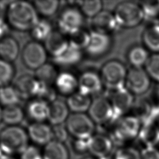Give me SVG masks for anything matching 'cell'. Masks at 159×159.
Returning <instances> with one entry per match:
<instances>
[{
  "mask_svg": "<svg viewBox=\"0 0 159 159\" xmlns=\"http://www.w3.org/2000/svg\"><path fill=\"white\" fill-rule=\"evenodd\" d=\"M5 20L14 30L30 32L39 20V17L32 2L14 1L7 5Z\"/></svg>",
  "mask_w": 159,
  "mask_h": 159,
  "instance_id": "1",
  "label": "cell"
},
{
  "mask_svg": "<svg viewBox=\"0 0 159 159\" xmlns=\"http://www.w3.org/2000/svg\"><path fill=\"white\" fill-rule=\"evenodd\" d=\"M69 116L70 109L66 102L57 99L49 104V115L47 120L52 126L63 124Z\"/></svg>",
  "mask_w": 159,
  "mask_h": 159,
  "instance_id": "22",
  "label": "cell"
},
{
  "mask_svg": "<svg viewBox=\"0 0 159 159\" xmlns=\"http://www.w3.org/2000/svg\"><path fill=\"white\" fill-rule=\"evenodd\" d=\"M112 159H142L140 150L132 146H122L116 150Z\"/></svg>",
  "mask_w": 159,
  "mask_h": 159,
  "instance_id": "38",
  "label": "cell"
},
{
  "mask_svg": "<svg viewBox=\"0 0 159 159\" xmlns=\"http://www.w3.org/2000/svg\"><path fill=\"white\" fill-rule=\"evenodd\" d=\"M127 74V69L122 63L111 60L102 66L100 76L103 85L112 91L125 87Z\"/></svg>",
  "mask_w": 159,
  "mask_h": 159,
  "instance_id": "4",
  "label": "cell"
},
{
  "mask_svg": "<svg viewBox=\"0 0 159 159\" xmlns=\"http://www.w3.org/2000/svg\"><path fill=\"white\" fill-rule=\"evenodd\" d=\"M114 141L111 137L94 134L88 140V153L96 159H108L112 153Z\"/></svg>",
  "mask_w": 159,
  "mask_h": 159,
  "instance_id": "12",
  "label": "cell"
},
{
  "mask_svg": "<svg viewBox=\"0 0 159 159\" xmlns=\"http://www.w3.org/2000/svg\"><path fill=\"white\" fill-rule=\"evenodd\" d=\"M27 130L19 125L6 126L0 132V150L6 155L20 154L29 146Z\"/></svg>",
  "mask_w": 159,
  "mask_h": 159,
  "instance_id": "2",
  "label": "cell"
},
{
  "mask_svg": "<svg viewBox=\"0 0 159 159\" xmlns=\"http://www.w3.org/2000/svg\"><path fill=\"white\" fill-rule=\"evenodd\" d=\"M155 93H156V94H157V95L158 96V98H159V86H158V87L156 89Z\"/></svg>",
  "mask_w": 159,
  "mask_h": 159,
  "instance_id": "51",
  "label": "cell"
},
{
  "mask_svg": "<svg viewBox=\"0 0 159 159\" xmlns=\"http://www.w3.org/2000/svg\"><path fill=\"white\" fill-rule=\"evenodd\" d=\"M53 85L58 94L68 97L78 91V79L69 71H61L58 73Z\"/></svg>",
  "mask_w": 159,
  "mask_h": 159,
  "instance_id": "20",
  "label": "cell"
},
{
  "mask_svg": "<svg viewBox=\"0 0 159 159\" xmlns=\"http://www.w3.org/2000/svg\"><path fill=\"white\" fill-rule=\"evenodd\" d=\"M140 6L145 18L155 19L159 17V1H145Z\"/></svg>",
  "mask_w": 159,
  "mask_h": 159,
  "instance_id": "40",
  "label": "cell"
},
{
  "mask_svg": "<svg viewBox=\"0 0 159 159\" xmlns=\"http://www.w3.org/2000/svg\"><path fill=\"white\" fill-rule=\"evenodd\" d=\"M79 7L83 16L93 19L102 11V2L99 0L82 1L79 2Z\"/></svg>",
  "mask_w": 159,
  "mask_h": 159,
  "instance_id": "36",
  "label": "cell"
},
{
  "mask_svg": "<svg viewBox=\"0 0 159 159\" xmlns=\"http://www.w3.org/2000/svg\"><path fill=\"white\" fill-rule=\"evenodd\" d=\"M88 140L89 139H74L72 143L73 151L78 155H82L88 152Z\"/></svg>",
  "mask_w": 159,
  "mask_h": 159,
  "instance_id": "43",
  "label": "cell"
},
{
  "mask_svg": "<svg viewBox=\"0 0 159 159\" xmlns=\"http://www.w3.org/2000/svg\"><path fill=\"white\" fill-rule=\"evenodd\" d=\"M155 122L157 123V124L159 127V114L157 115V116L156 117V121H155Z\"/></svg>",
  "mask_w": 159,
  "mask_h": 159,
  "instance_id": "50",
  "label": "cell"
},
{
  "mask_svg": "<svg viewBox=\"0 0 159 159\" xmlns=\"http://www.w3.org/2000/svg\"><path fill=\"white\" fill-rule=\"evenodd\" d=\"M140 153L142 159H159V149L155 147L143 148Z\"/></svg>",
  "mask_w": 159,
  "mask_h": 159,
  "instance_id": "44",
  "label": "cell"
},
{
  "mask_svg": "<svg viewBox=\"0 0 159 159\" xmlns=\"http://www.w3.org/2000/svg\"><path fill=\"white\" fill-rule=\"evenodd\" d=\"M131 111L132 115L143 124L152 120L150 119L153 116V109L150 102L147 100L141 99L134 101Z\"/></svg>",
  "mask_w": 159,
  "mask_h": 159,
  "instance_id": "28",
  "label": "cell"
},
{
  "mask_svg": "<svg viewBox=\"0 0 159 159\" xmlns=\"http://www.w3.org/2000/svg\"><path fill=\"white\" fill-rule=\"evenodd\" d=\"M46 84L38 80L35 76L29 74L20 76L16 81L14 86L21 99H32L38 98Z\"/></svg>",
  "mask_w": 159,
  "mask_h": 159,
  "instance_id": "13",
  "label": "cell"
},
{
  "mask_svg": "<svg viewBox=\"0 0 159 159\" xmlns=\"http://www.w3.org/2000/svg\"><path fill=\"white\" fill-rule=\"evenodd\" d=\"M19 53V44L14 37L8 35L0 40V58L12 63Z\"/></svg>",
  "mask_w": 159,
  "mask_h": 159,
  "instance_id": "23",
  "label": "cell"
},
{
  "mask_svg": "<svg viewBox=\"0 0 159 159\" xmlns=\"http://www.w3.org/2000/svg\"><path fill=\"white\" fill-rule=\"evenodd\" d=\"M2 121V108L0 106V123Z\"/></svg>",
  "mask_w": 159,
  "mask_h": 159,
  "instance_id": "48",
  "label": "cell"
},
{
  "mask_svg": "<svg viewBox=\"0 0 159 159\" xmlns=\"http://www.w3.org/2000/svg\"><path fill=\"white\" fill-rule=\"evenodd\" d=\"M114 16L119 27L125 28L135 27L145 19L141 6L131 1L119 3L115 8Z\"/></svg>",
  "mask_w": 159,
  "mask_h": 159,
  "instance_id": "3",
  "label": "cell"
},
{
  "mask_svg": "<svg viewBox=\"0 0 159 159\" xmlns=\"http://www.w3.org/2000/svg\"><path fill=\"white\" fill-rule=\"evenodd\" d=\"M58 75L56 65L54 63L47 62L35 70V77L46 84L53 86Z\"/></svg>",
  "mask_w": 159,
  "mask_h": 159,
  "instance_id": "33",
  "label": "cell"
},
{
  "mask_svg": "<svg viewBox=\"0 0 159 159\" xmlns=\"http://www.w3.org/2000/svg\"><path fill=\"white\" fill-rule=\"evenodd\" d=\"M21 97L14 85L0 87V106L4 107L18 105Z\"/></svg>",
  "mask_w": 159,
  "mask_h": 159,
  "instance_id": "32",
  "label": "cell"
},
{
  "mask_svg": "<svg viewBox=\"0 0 159 159\" xmlns=\"http://www.w3.org/2000/svg\"><path fill=\"white\" fill-rule=\"evenodd\" d=\"M25 116L32 122H45L49 115V104L40 99H30L25 108Z\"/></svg>",
  "mask_w": 159,
  "mask_h": 159,
  "instance_id": "17",
  "label": "cell"
},
{
  "mask_svg": "<svg viewBox=\"0 0 159 159\" xmlns=\"http://www.w3.org/2000/svg\"><path fill=\"white\" fill-rule=\"evenodd\" d=\"M81 159H96V158H95L91 156H87V157H84L82 158Z\"/></svg>",
  "mask_w": 159,
  "mask_h": 159,
  "instance_id": "49",
  "label": "cell"
},
{
  "mask_svg": "<svg viewBox=\"0 0 159 159\" xmlns=\"http://www.w3.org/2000/svg\"><path fill=\"white\" fill-rule=\"evenodd\" d=\"M145 68L150 78L159 83V53L150 55Z\"/></svg>",
  "mask_w": 159,
  "mask_h": 159,
  "instance_id": "39",
  "label": "cell"
},
{
  "mask_svg": "<svg viewBox=\"0 0 159 159\" xmlns=\"http://www.w3.org/2000/svg\"><path fill=\"white\" fill-rule=\"evenodd\" d=\"M11 28L5 19H0V40L9 35Z\"/></svg>",
  "mask_w": 159,
  "mask_h": 159,
  "instance_id": "45",
  "label": "cell"
},
{
  "mask_svg": "<svg viewBox=\"0 0 159 159\" xmlns=\"http://www.w3.org/2000/svg\"><path fill=\"white\" fill-rule=\"evenodd\" d=\"M32 3L38 14L45 19L55 15L60 7V1L57 0L34 1Z\"/></svg>",
  "mask_w": 159,
  "mask_h": 159,
  "instance_id": "34",
  "label": "cell"
},
{
  "mask_svg": "<svg viewBox=\"0 0 159 159\" xmlns=\"http://www.w3.org/2000/svg\"><path fill=\"white\" fill-rule=\"evenodd\" d=\"M70 135L76 139H89L95 132V123L84 113H72L65 122Z\"/></svg>",
  "mask_w": 159,
  "mask_h": 159,
  "instance_id": "6",
  "label": "cell"
},
{
  "mask_svg": "<svg viewBox=\"0 0 159 159\" xmlns=\"http://www.w3.org/2000/svg\"><path fill=\"white\" fill-rule=\"evenodd\" d=\"M83 58L82 50L69 45L66 50L60 57L53 59L54 64L61 66H71L76 65Z\"/></svg>",
  "mask_w": 159,
  "mask_h": 159,
  "instance_id": "27",
  "label": "cell"
},
{
  "mask_svg": "<svg viewBox=\"0 0 159 159\" xmlns=\"http://www.w3.org/2000/svg\"><path fill=\"white\" fill-rule=\"evenodd\" d=\"M142 124L132 115L124 116L117 120L112 130V140L127 143L137 139Z\"/></svg>",
  "mask_w": 159,
  "mask_h": 159,
  "instance_id": "5",
  "label": "cell"
},
{
  "mask_svg": "<svg viewBox=\"0 0 159 159\" xmlns=\"http://www.w3.org/2000/svg\"><path fill=\"white\" fill-rule=\"evenodd\" d=\"M92 99L91 96L82 94L78 91L67 98L66 103L73 113H84L88 111Z\"/></svg>",
  "mask_w": 159,
  "mask_h": 159,
  "instance_id": "24",
  "label": "cell"
},
{
  "mask_svg": "<svg viewBox=\"0 0 159 159\" xmlns=\"http://www.w3.org/2000/svg\"><path fill=\"white\" fill-rule=\"evenodd\" d=\"M150 57L148 52L145 47L136 45L132 47L128 53L127 59L132 68H143Z\"/></svg>",
  "mask_w": 159,
  "mask_h": 159,
  "instance_id": "30",
  "label": "cell"
},
{
  "mask_svg": "<svg viewBox=\"0 0 159 159\" xmlns=\"http://www.w3.org/2000/svg\"><path fill=\"white\" fill-rule=\"evenodd\" d=\"M15 73L16 70L12 63L0 58V87L10 84Z\"/></svg>",
  "mask_w": 159,
  "mask_h": 159,
  "instance_id": "37",
  "label": "cell"
},
{
  "mask_svg": "<svg viewBox=\"0 0 159 159\" xmlns=\"http://www.w3.org/2000/svg\"><path fill=\"white\" fill-rule=\"evenodd\" d=\"M0 159H17L15 157V156H12V155H6L1 152L0 150Z\"/></svg>",
  "mask_w": 159,
  "mask_h": 159,
  "instance_id": "47",
  "label": "cell"
},
{
  "mask_svg": "<svg viewBox=\"0 0 159 159\" xmlns=\"http://www.w3.org/2000/svg\"><path fill=\"white\" fill-rule=\"evenodd\" d=\"M111 45V39L109 35L92 30L90 32L89 43L85 50L92 57H100L109 50Z\"/></svg>",
  "mask_w": 159,
  "mask_h": 159,
  "instance_id": "18",
  "label": "cell"
},
{
  "mask_svg": "<svg viewBox=\"0 0 159 159\" xmlns=\"http://www.w3.org/2000/svg\"><path fill=\"white\" fill-rule=\"evenodd\" d=\"M78 79V91L89 96L99 93L104 86L101 76L93 71L83 73Z\"/></svg>",
  "mask_w": 159,
  "mask_h": 159,
  "instance_id": "14",
  "label": "cell"
},
{
  "mask_svg": "<svg viewBox=\"0 0 159 159\" xmlns=\"http://www.w3.org/2000/svg\"><path fill=\"white\" fill-rule=\"evenodd\" d=\"M142 41L147 50L159 53V24L147 27L142 34Z\"/></svg>",
  "mask_w": 159,
  "mask_h": 159,
  "instance_id": "26",
  "label": "cell"
},
{
  "mask_svg": "<svg viewBox=\"0 0 159 159\" xmlns=\"http://www.w3.org/2000/svg\"><path fill=\"white\" fill-rule=\"evenodd\" d=\"M84 16L80 9L69 6L63 9L57 20V30L69 36L81 29Z\"/></svg>",
  "mask_w": 159,
  "mask_h": 159,
  "instance_id": "7",
  "label": "cell"
},
{
  "mask_svg": "<svg viewBox=\"0 0 159 159\" xmlns=\"http://www.w3.org/2000/svg\"><path fill=\"white\" fill-rule=\"evenodd\" d=\"M43 159H70V153L64 143L52 140L43 147Z\"/></svg>",
  "mask_w": 159,
  "mask_h": 159,
  "instance_id": "25",
  "label": "cell"
},
{
  "mask_svg": "<svg viewBox=\"0 0 159 159\" xmlns=\"http://www.w3.org/2000/svg\"><path fill=\"white\" fill-rule=\"evenodd\" d=\"M93 31L109 35L119 27L114 14L107 11H102L94 17L91 22Z\"/></svg>",
  "mask_w": 159,
  "mask_h": 159,
  "instance_id": "19",
  "label": "cell"
},
{
  "mask_svg": "<svg viewBox=\"0 0 159 159\" xmlns=\"http://www.w3.org/2000/svg\"><path fill=\"white\" fill-rule=\"evenodd\" d=\"M69 45L80 50H85L90 40V33L81 29L68 37Z\"/></svg>",
  "mask_w": 159,
  "mask_h": 159,
  "instance_id": "35",
  "label": "cell"
},
{
  "mask_svg": "<svg viewBox=\"0 0 159 159\" xmlns=\"http://www.w3.org/2000/svg\"><path fill=\"white\" fill-rule=\"evenodd\" d=\"M20 159H43L42 152L34 145H29L20 155Z\"/></svg>",
  "mask_w": 159,
  "mask_h": 159,
  "instance_id": "42",
  "label": "cell"
},
{
  "mask_svg": "<svg viewBox=\"0 0 159 159\" xmlns=\"http://www.w3.org/2000/svg\"><path fill=\"white\" fill-rule=\"evenodd\" d=\"M26 130L29 140L37 145L45 146L53 140L52 126L45 122H32Z\"/></svg>",
  "mask_w": 159,
  "mask_h": 159,
  "instance_id": "15",
  "label": "cell"
},
{
  "mask_svg": "<svg viewBox=\"0 0 159 159\" xmlns=\"http://www.w3.org/2000/svg\"><path fill=\"white\" fill-rule=\"evenodd\" d=\"M44 47L52 59L62 55L68 48L69 42L66 35L58 30H53L44 42Z\"/></svg>",
  "mask_w": 159,
  "mask_h": 159,
  "instance_id": "16",
  "label": "cell"
},
{
  "mask_svg": "<svg viewBox=\"0 0 159 159\" xmlns=\"http://www.w3.org/2000/svg\"><path fill=\"white\" fill-rule=\"evenodd\" d=\"M137 139L142 144L143 148L155 147L159 143V127L153 120L143 123L141 126Z\"/></svg>",
  "mask_w": 159,
  "mask_h": 159,
  "instance_id": "21",
  "label": "cell"
},
{
  "mask_svg": "<svg viewBox=\"0 0 159 159\" xmlns=\"http://www.w3.org/2000/svg\"><path fill=\"white\" fill-rule=\"evenodd\" d=\"M53 30L50 22L43 18L39 19L38 22L30 30V33L33 40L41 43L42 42H44Z\"/></svg>",
  "mask_w": 159,
  "mask_h": 159,
  "instance_id": "31",
  "label": "cell"
},
{
  "mask_svg": "<svg viewBox=\"0 0 159 159\" xmlns=\"http://www.w3.org/2000/svg\"><path fill=\"white\" fill-rule=\"evenodd\" d=\"M25 117V111L19 104L2 109V122L7 126L19 125Z\"/></svg>",
  "mask_w": 159,
  "mask_h": 159,
  "instance_id": "29",
  "label": "cell"
},
{
  "mask_svg": "<svg viewBox=\"0 0 159 159\" xmlns=\"http://www.w3.org/2000/svg\"><path fill=\"white\" fill-rule=\"evenodd\" d=\"M48 55L44 45L34 40L27 43L21 52L24 65L27 68L35 71L47 63Z\"/></svg>",
  "mask_w": 159,
  "mask_h": 159,
  "instance_id": "8",
  "label": "cell"
},
{
  "mask_svg": "<svg viewBox=\"0 0 159 159\" xmlns=\"http://www.w3.org/2000/svg\"><path fill=\"white\" fill-rule=\"evenodd\" d=\"M88 116L97 124H106L114 120V112L109 100L99 96L92 100L88 110Z\"/></svg>",
  "mask_w": 159,
  "mask_h": 159,
  "instance_id": "11",
  "label": "cell"
},
{
  "mask_svg": "<svg viewBox=\"0 0 159 159\" xmlns=\"http://www.w3.org/2000/svg\"><path fill=\"white\" fill-rule=\"evenodd\" d=\"M150 79L143 68H132L127 71L125 87L132 94L141 95L150 88Z\"/></svg>",
  "mask_w": 159,
  "mask_h": 159,
  "instance_id": "9",
  "label": "cell"
},
{
  "mask_svg": "<svg viewBox=\"0 0 159 159\" xmlns=\"http://www.w3.org/2000/svg\"><path fill=\"white\" fill-rule=\"evenodd\" d=\"M109 100L113 110L114 120L124 116L131 110L134 102L133 94L125 87L112 91Z\"/></svg>",
  "mask_w": 159,
  "mask_h": 159,
  "instance_id": "10",
  "label": "cell"
},
{
  "mask_svg": "<svg viewBox=\"0 0 159 159\" xmlns=\"http://www.w3.org/2000/svg\"><path fill=\"white\" fill-rule=\"evenodd\" d=\"M7 6L2 1H0V19H5Z\"/></svg>",
  "mask_w": 159,
  "mask_h": 159,
  "instance_id": "46",
  "label": "cell"
},
{
  "mask_svg": "<svg viewBox=\"0 0 159 159\" xmlns=\"http://www.w3.org/2000/svg\"><path fill=\"white\" fill-rule=\"evenodd\" d=\"M53 130V140L64 143L67 140L69 133L65 126L63 124L52 126Z\"/></svg>",
  "mask_w": 159,
  "mask_h": 159,
  "instance_id": "41",
  "label": "cell"
}]
</instances>
